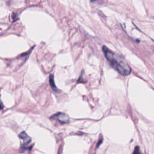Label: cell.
Instances as JSON below:
<instances>
[{"mask_svg": "<svg viewBox=\"0 0 154 154\" xmlns=\"http://www.w3.org/2000/svg\"><path fill=\"white\" fill-rule=\"evenodd\" d=\"M102 50L111 67L120 75L127 76L131 73V69L123 57L111 51L105 46L102 47Z\"/></svg>", "mask_w": 154, "mask_h": 154, "instance_id": "obj_1", "label": "cell"}, {"mask_svg": "<svg viewBox=\"0 0 154 154\" xmlns=\"http://www.w3.org/2000/svg\"><path fill=\"white\" fill-rule=\"evenodd\" d=\"M19 137L22 139L23 143H22L20 149L23 150H30L31 147H29V145L31 141V138L26 134L25 132H21L19 135Z\"/></svg>", "mask_w": 154, "mask_h": 154, "instance_id": "obj_2", "label": "cell"}, {"mask_svg": "<svg viewBox=\"0 0 154 154\" xmlns=\"http://www.w3.org/2000/svg\"><path fill=\"white\" fill-rule=\"evenodd\" d=\"M51 118L57 120L61 123H67L69 122V116L63 112H58L53 115Z\"/></svg>", "mask_w": 154, "mask_h": 154, "instance_id": "obj_3", "label": "cell"}, {"mask_svg": "<svg viewBox=\"0 0 154 154\" xmlns=\"http://www.w3.org/2000/svg\"><path fill=\"white\" fill-rule=\"evenodd\" d=\"M49 83H50V85L51 86V87L52 88V89L54 90V91H57V88L55 84V82H54V75H51L49 76Z\"/></svg>", "mask_w": 154, "mask_h": 154, "instance_id": "obj_4", "label": "cell"}, {"mask_svg": "<svg viewBox=\"0 0 154 154\" xmlns=\"http://www.w3.org/2000/svg\"><path fill=\"white\" fill-rule=\"evenodd\" d=\"M132 154H142V153L140 151V147L138 146H136L134 149V150Z\"/></svg>", "mask_w": 154, "mask_h": 154, "instance_id": "obj_5", "label": "cell"}, {"mask_svg": "<svg viewBox=\"0 0 154 154\" xmlns=\"http://www.w3.org/2000/svg\"><path fill=\"white\" fill-rule=\"evenodd\" d=\"M82 76H83V74H82V73H81L79 78H78V81H77L78 83H79H79H84V82H85V81H84V78H82Z\"/></svg>", "mask_w": 154, "mask_h": 154, "instance_id": "obj_6", "label": "cell"}, {"mask_svg": "<svg viewBox=\"0 0 154 154\" xmlns=\"http://www.w3.org/2000/svg\"><path fill=\"white\" fill-rule=\"evenodd\" d=\"M3 108H4V105H3V103H2V102L1 100V96H0V110L2 109Z\"/></svg>", "mask_w": 154, "mask_h": 154, "instance_id": "obj_7", "label": "cell"}, {"mask_svg": "<svg viewBox=\"0 0 154 154\" xmlns=\"http://www.w3.org/2000/svg\"><path fill=\"white\" fill-rule=\"evenodd\" d=\"M90 1H92V2H93V1H96V0H90Z\"/></svg>", "mask_w": 154, "mask_h": 154, "instance_id": "obj_8", "label": "cell"}]
</instances>
